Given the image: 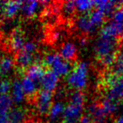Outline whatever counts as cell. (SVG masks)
Masks as SVG:
<instances>
[{"mask_svg": "<svg viewBox=\"0 0 123 123\" xmlns=\"http://www.w3.org/2000/svg\"><path fill=\"white\" fill-rule=\"evenodd\" d=\"M79 123H93V121L89 115H83L79 119Z\"/></svg>", "mask_w": 123, "mask_h": 123, "instance_id": "obj_32", "label": "cell"}, {"mask_svg": "<svg viewBox=\"0 0 123 123\" xmlns=\"http://www.w3.org/2000/svg\"><path fill=\"white\" fill-rule=\"evenodd\" d=\"M12 83L7 79H3L0 81V94H9L11 93Z\"/></svg>", "mask_w": 123, "mask_h": 123, "instance_id": "obj_28", "label": "cell"}, {"mask_svg": "<svg viewBox=\"0 0 123 123\" xmlns=\"http://www.w3.org/2000/svg\"><path fill=\"white\" fill-rule=\"evenodd\" d=\"M86 44H87V41H86L85 38H83V39H81V41H80V46H85Z\"/></svg>", "mask_w": 123, "mask_h": 123, "instance_id": "obj_35", "label": "cell"}, {"mask_svg": "<svg viewBox=\"0 0 123 123\" xmlns=\"http://www.w3.org/2000/svg\"><path fill=\"white\" fill-rule=\"evenodd\" d=\"M46 71L45 70L44 66L41 63H34L26 69L25 76L29 77L32 80L37 82L40 84V82L42 79Z\"/></svg>", "mask_w": 123, "mask_h": 123, "instance_id": "obj_13", "label": "cell"}, {"mask_svg": "<svg viewBox=\"0 0 123 123\" xmlns=\"http://www.w3.org/2000/svg\"><path fill=\"white\" fill-rule=\"evenodd\" d=\"M22 87L25 93L26 96H33L37 93L38 91V83L32 80L27 76H25L20 80Z\"/></svg>", "mask_w": 123, "mask_h": 123, "instance_id": "obj_19", "label": "cell"}, {"mask_svg": "<svg viewBox=\"0 0 123 123\" xmlns=\"http://www.w3.org/2000/svg\"><path fill=\"white\" fill-rule=\"evenodd\" d=\"M26 41H25V37L21 31L19 30H15L12 33V36L10 37V47L15 52H20L25 45Z\"/></svg>", "mask_w": 123, "mask_h": 123, "instance_id": "obj_16", "label": "cell"}, {"mask_svg": "<svg viewBox=\"0 0 123 123\" xmlns=\"http://www.w3.org/2000/svg\"><path fill=\"white\" fill-rule=\"evenodd\" d=\"M113 20L123 25V5L119 6L113 14Z\"/></svg>", "mask_w": 123, "mask_h": 123, "instance_id": "obj_30", "label": "cell"}, {"mask_svg": "<svg viewBox=\"0 0 123 123\" xmlns=\"http://www.w3.org/2000/svg\"><path fill=\"white\" fill-rule=\"evenodd\" d=\"M34 60L35 56L34 54L32 53L26 52L25 51H21L19 52L16 56V62L20 68H28L31 67L32 64H34Z\"/></svg>", "mask_w": 123, "mask_h": 123, "instance_id": "obj_21", "label": "cell"}, {"mask_svg": "<svg viewBox=\"0 0 123 123\" xmlns=\"http://www.w3.org/2000/svg\"><path fill=\"white\" fill-rule=\"evenodd\" d=\"M84 107V104L70 101L69 104H68L65 107V111H64L63 116L65 120L71 121L73 123H74L77 121H79L81 116H83Z\"/></svg>", "mask_w": 123, "mask_h": 123, "instance_id": "obj_6", "label": "cell"}, {"mask_svg": "<svg viewBox=\"0 0 123 123\" xmlns=\"http://www.w3.org/2000/svg\"><path fill=\"white\" fill-rule=\"evenodd\" d=\"M77 46L74 42H71V41H68V42H65L64 44H62L59 50L60 56L62 57V59L68 62L73 61V60L75 59L76 56H77Z\"/></svg>", "mask_w": 123, "mask_h": 123, "instance_id": "obj_11", "label": "cell"}, {"mask_svg": "<svg viewBox=\"0 0 123 123\" xmlns=\"http://www.w3.org/2000/svg\"><path fill=\"white\" fill-rule=\"evenodd\" d=\"M89 79V67L86 62H80L73 68L67 78V83L71 88L81 91L88 85Z\"/></svg>", "mask_w": 123, "mask_h": 123, "instance_id": "obj_1", "label": "cell"}, {"mask_svg": "<svg viewBox=\"0 0 123 123\" xmlns=\"http://www.w3.org/2000/svg\"><path fill=\"white\" fill-rule=\"evenodd\" d=\"M0 123H9V116H0Z\"/></svg>", "mask_w": 123, "mask_h": 123, "instance_id": "obj_33", "label": "cell"}, {"mask_svg": "<svg viewBox=\"0 0 123 123\" xmlns=\"http://www.w3.org/2000/svg\"><path fill=\"white\" fill-rule=\"evenodd\" d=\"M45 123H47V122H45Z\"/></svg>", "mask_w": 123, "mask_h": 123, "instance_id": "obj_41", "label": "cell"}, {"mask_svg": "<svg viewBox=\"0 0 123 123\" xmlns=\"http://www.w3.org/2000/svg\"><path fill=\"white\" fill-rule=\"evenodd\" d=\"M14 102L9 94H0V116H8Z\"/></svg>", "mask_w": 123, "mask_h": 123, "instance_id": "obj_18", "label": "cell"}, {"mask_svg": "<svg viewBox=\"0 0 123 123\" xmlns=\"http://www.w3.org/2000/svg\"><path fill=\"white\" fill-rule=\"evenodd\" d=\"M41 4H43L42 2H39V1H34V0L26 1V2H24L21 12L27 18L34 17L40 10Z\"/></svg>", "mask_w": 123, "mask_h": 123, "instance_id": "obj_15", "label": "cell"}, {"mask_svg": "<svg viewBox=\"0 0 123 123\" xmlns=\"http://www.w3.org/2000/svg\"><path fill=\"white\" fill-rule=\"evenodd\" d=\"M66 105L61 101H56L52 104L51 109L48 113V119L51 122L58 121L62 116H64V111H65Z\"/></svg>", "mask_w": 123, "mask_h": 123, "instance_id": "obj_17", "label": "cell"}, {"mask_svg": "<svg viewBox=\"0 0 123 123\" xmlns=\"http://www.w3.org/2000/svg\"><path fill=\"white\" fill-rule=\"evenodd\" d=\"M120 51H121V55L123 56V41L121 44V46H120Z\"/></svg>", "mask_w": 123, "mask_h": 123, "instance_id": "obj_36", "label": "cell"}, {"mask_svg": "<svg viewBox=\"0 0 123 123\" xmlns=\"http://www.w3.org/2000/svg\"><path fill=\"white\" fill-rule=\"evenodd\" d=\"M52 100V93L46 90H41L37 94V98H36V109L38 113L41 116L48 115L50 109L53 104Z\"/></svg>", "mask_w": 123, "mask_h": 123, "instance_id": "obj_5", "label": "cell"}, {"mask_svg": "<svg viewBox=\"0 0 123 123\" xmlns=\"http://www.w3.org/2000/svg\"><path fill=\"white\" fill-rule=\"evenodd\" d=\"M88 113L91 117L93 123H107L108 115L105 112L100 105L92 103L88 107Z\"/></svg>", "mask_w": 123, "mask_h": 123, "instance_id": "obj_10", "label": "cell"}, {"mask_svg": "<svg viewBox=\"0 0 123 123\" xmlns=\"http://www.w3.org/2000/svg\"><path fill=\"white\" fill-rule=\"evenodd\" d=\"M44 63L47 67L51 68V70H52L59 77L68 76L73 69L70 62L62 59L57 52L47 53L44 57Z\"/></svg>", "mask_w": 123, "mask_h": 123, "instance_id": "obj_2", "label": "cell"}, {"mask_svg": "<svg viewBox=\"0 0 123 123\" xmlns=\"http://www.w3.org/2000/svg\"><path fill=\"white\" fill-rule=\"evenodd\" d=\"M25 93L22 87L20 80L15 79L12 83V89H11V97L15 104L19 105L24 102L25 99Z\"/></svg>", "mask_w": 123, "mask_h": 123, "instance_id": "obj_14", "label": "cell"}, {"mask_svg": "<svg viewBox=\"0 0 123 123\" xmlns=\"http://www.w3.org/2000/svg\"><path fill=\"white\" fill-rule=\"evenodd\" d=\"M113 123H123V116H119V117H117L115 120V121Z\"/></svg>", "mask_w": 123, "mask_h": 123, "instance_id": "obj_34", "label": "cell"}, {"mask_svg": "<svg viewBox=\"0 0 123 123\" xmlns=\"http://www.w3.org/2000/svg\"><path fill=\"white\" fill-rule=\"evenodd\" d=\"M117 40L99 36L94 45V50L99 60L106 56L116 55Z\"/></svg>", "mask_w": 123, "mask_h": 123, "instance_id": "obj_4", "label": "cell"}, {"mask_svg": "<svg viewBox=\"0 0 123 123\" xmlns=\"http://www.w3.org/2000/svg\"><path fill=\"white\" fill-rule=\"evenodd\" d=\"M61 123H73V122H71V121H66V120H64L63 121H62Z\"/></svg>", "mask_w": 123, "mask_h": 123, "instance_id": "obj_37", "label": "cell"}, {"mask_svg": "<svg viewBox=\"0 0 123 123\" xmlns=\"http://www.w3.org/2000/svg\"><path fill=\"white\" fill-rule=\"evenodd\" d=\"M99 36L117 40L118 38L123 36V25L112 20L103 26L99 32Z\"/></svg>", "mask_w": 123, "mask_h": 123, "instance_id": "obj_7", "label": "cell"}, {"mask_svg": "<svg viewBox=\"0 0 123 123\" xmlns=\"http://www.w3.org/2000/svg\"><path fill=\"white\" fill-rule=\"evenodd\" d=\"M59 79V76L56 74H55L52 70H48L46 72L42 79L40 82V85H41L42 90H46L48 91V92L52 93L58 87Z\"/></svg>", "mask_w": 123, "mask_h": 123, "instance_id": "obj_8", "label": "cell"}, {"mask_svg": "<svg viewBox=\"0 0 123 123\" xmlns=\"http://www.w3.org/2000/svg\"><path fill=\"white\" fill-rule=\"evenodd\" d=\"M76 10L83 13V14H89L93 11L94 7H95V1L92 0H79L75 1Z\"/></svg>", "mask_w": 123, "mask_h": 123, "instance_id": "obj_24", "label": "cell"}, {"mask_svg": "<svg viewBox=\"0 0 123 123\" xmlns=\"http://www.w3.org/2000/svg\"><path fill=\"white\" fill-rule=\"evenodd\" d=\"M9 120L18 123H23L26 118V113L20 108H15L10 111L9 115Z\"/></svg>", "mask_w": 123, "mask_h": 123, "instance_id": "obj_26", "label": "cell"}, {"mask_svg": "<svg viewBox=\"0 0 123 123\" xmlns=\"http://www.w3.org/2000/svg\"><path fill=\"white\" fill-rule=\"evenodd\" d=\"M101 107L105 111V112L108 116H111L120 110V104L119 101L114 100L112 99H110L108 97H105V99H102L100 103Z\"/></svg>", "mask_w": 123, "mask_h": 123, "instance_id": "obj_20", "label": "cell"}, {"mask_svg": "<svg viewBox=\"0 0 123 123\" xmlns=\"http://www.w3.org/2000/svg\"><path fill=\"white\" fill-rule=\"evenodd\" d=\"M37 50V44H36L35 41H26L25 45L24 46V49L22 51H25L26 52H29V53H32L34 54L36 52V51Z\"/></svg>", "mask_w": 123, "mask_h": 123, "instance_id": "obj_31", "label": "cell"}, {"mask_svg": "<svg viewBox=\"0 0 123 123\" xmlns=\"http://www.w3.org/2000/svg\"><path fill=\"white\" fill-rule=\"evenodd\" d=\"M14 68V60L11 56H5L0 59V76L10 74Z\"/></svg>", "mask_w": 123, "mask_h": 123, "instance_id": "obj_23", "label": "cell"}, {"mask_svg": "<svg viewBox=\"0 0 123 123\" xmlns=\"http://www.w3.org/2000/svg\"><path fill=\"white\" fill-rule=\"evenodd\" d=\"M107 96L116 101L123 99V79L116 74H109L105 78Z\"/></svg>", "mask_w": 123, "mask_h": 123, "instance_id": "obj_3", "label": "cell"}, {"mask_svg": "<svg viewBox=\"0 0 123 123\" xmlns=\"http://www.w3.org/2000/svg\"><path fill=\"white\" fill-rule=\"evenodd\" d=\"M121 3L115 2V1H107V0H101V1H95V7L98 9L101 10L105 15L111 14H114L116 11V5Z\"/></svg>", "mask_w": 123, "mask_h": 123, "instance_id": "obj_22", "label": "cell"}, {"mask_svg": "<svg viewBox=\"0 0 123 123\" xmlns=\"http://www.w3.org/2000/svg\"><path fill=\"white\" fill-rule=\"evenodd\" d=\"M77 27L84 34H91L97 30L89 18V14H81L77 19Z\"/></svg>", "mask_w": 123, "mask_h": 123, "instance_id": "obj_12", "label": "cell"}, {"mask_svg": "<svg viewBox=\"0 0 123 123\" xmlns=\"http://www.w3.org/2000/svg\"><path fill=\"white\" fill-rule=\"evenodd\" d=\"M120 76H121V78H122V79H123V71H122V73H121V75H120Z\"/></svg>", "mask_w": 123, "mask_h": 123, "instance_id": "obj_39", "label": "cell"}, {"mask_svg": "<svg viewBox=\"0 0 123 123\" xmlns=\"http://www.w3.org/2000/svg\"><path fill=\"white\" fill-rule=\"evenodd\" d=\"M0 31H1V25H0Z\"/></svg>", "mask_w": 123, "mask_h": 123, "instance_id": "obj_40", "label": "cell"}, {"mask_svg": "<svg viewBox=\"0 0 123 123\" xmlns=\"http://www.w3.org/2000/svg\"><path fill=\"white\" fill-rule=\"evenodd\" d=\"M89 18H90L91 21L94 24V25L95 26L96 28H99L102 25L105 23V14L103 13L101 10L96 9L94 10L91 11L90 13H89Z\"/></svg>", "mask_w": 123, "mask_h": 123, "instance_id": "obj_25", "label": "cell"}, {"mask_svg": "<svg viewBox=\"0 0 123 123\" xmlns=\"http://www.w3.org/2000/svg\"><path fill=\"white\" fill-rule=\"evenodd\" d=\"M62 9L63 13L67 15H71L74 11L76 10V4L75 1H67L64 2L62 6Z\"/></svg>", "mask_w": 123, "mask_h": 123, "instance_id": "obj_27", "label": "cell"}, {"mask_svg": "<svg viewBox=\"0 0 123 123\" xmlns=\"http://www.w3.org/2000/svg\"><path fill=\"white\" fill-rule=\"evenodd\" d=\"M114 70L115 74H118V75H121L123 71V56H121V54L116 59V62L114 63Z\"/></svg>", "mask_w": 123, "mask_h": 123, "instance_id": "obj_29", "label": "cell"}, {"mask_svg": "<svg viewBox=\"0 0 123 123\" xmlns=\"http://www.w3.org/2000/svg\"><path fill=\"white\" fill-rule=\"evenodd\" d=\"M9 123H18V122H15V121H10V120H9Z\"/></svg>", "mask_w": 123, "mask_h": 123, "instance_id": "obj_38", "label": "cell"}, {"mask_svg": "<svg viewBox=\"0 0 123 123\" xmlns=\"http://www.w3.org/2000/svg\"><path fill=\"white\" fill-rule=\"evenodd\" d=\"M23 4L24 2L22 1H8L1 4L0 9L4 17L7 19H12L19 14V11H21Z\"/></svg>", "mask_w": 123, "mask_h": 123, "instance_id": "obj_9", "label": "cell"}]
</instances>
